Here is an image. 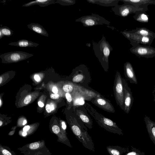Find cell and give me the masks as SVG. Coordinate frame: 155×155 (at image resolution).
<instances>
[{"instance_id": "cell-1", "label": "cell", "mask_w": 155, "mask_h": 155, "mask_svg": "<svg viewBox=\"0 0 155 155\" xmlns=\"http://www.w3.org/2000/svg\"><path fill=\"white\" fill-rule=\"evenodd\" d=\"M92 46L96 57L104 70L107 71L109 66V58L113 48L104 36L98 43L93 41Z\"/></svg>"}, {"instance_id": "cell-2", "label": "cell", "mask_w": 155, "mask_h": 155, "mask_svg": "<svg viewBox=\"0 0 155 155\" xmlns=\"http://www.w3.org/2000/svg\"><path fill=\"white\" fill-rule=\"evenodd\" d=\"M70 125L73 134L82 143L84 147L91 151L94 152V144L91 137L87 132L86 127L81 125L74 117L71 120Z\"/></svg>"}, {"instance_id": "cell-3", "label": "cell", "mask_w": 155, "mask_h": 155, "mask_svg": "<svg viewBox=\"0 0 155 155\" xmlns=\"http://www.w3.org/2000/svg\"><path fill=\"white\" fill-rule=\"evenodd\" d=\"M86 107L90 114L94 117L98 124L107 131L119 135H123L122 130L119 128L116 123L97 112L87 103Z\"/></svg>"}, {"instance_id": "cell-4", "label": "cell", "mask_w": 155, "mask_h": 155, "mask_svg": "<svg viewBox=\"0 0 155 155\" xmlns=\"http://www.w3.org/2000/svg\"><path fill=\"white\" fill-rule=\"evenodd\" d=\"M113 90L116 103L123 110L124 90L122 82V78L120 72L117 71L116 72L115 75Z\"/></svg>"}, {"instance_id": "cell-5", "label": "cell", "mask_w": 155, "mask_h": 155, "mask_svg": "<svg viewBox=\"0 0 155 155\" xmlns=\"http://www.w3.org/2000/svg\"><path fill=\"white\" fill-rule=\"evenodd\" d=\"M81 22L84 27H90L99 25H109L110 22L98 14L92 13L91 15L84 16L75 20Z\"/></svg>"}, {"instance_id": "cell-6", "label": "cell", "mask_w": 155, "mask_h": 155, "mask_svg": "<svg viewBox=\"0 0 155 155\" xmlns=\"http://www.w3.org/2000/svg\"><path fill=\"white\" fill-rule=\"evenodd\" d=\"M132 47L130 50V52L136 56L147 58L155 57V48L150 45H143L136 43H130Z\"/></svg>"}, {"instance_id": "cell-7", "label": "cell", "mask_w": 155, "mask_h": 155, "mask_svg": "<svg viewBox=\"0 0 155 155\" xmlns=\"http://www.w3.org/2000/svg\"><path fill=\"white\" fill-rule=\"evenodd\" d=\"M33 54L21 51L6 53L0 55L3 63L17 62L33 56Z\"/></svg>"}, {"instance_id": "cell-8", "label": "cell", "mask_w": 155, "mask_h": 155, "mask_svg": "<svg viewBox=\"0 0 155 155\" xmlns=\"http://www.w3.org/2000/svg\"><path fill=\"white\" fill-rule=\"evenodd\" d=\"M111 10L115 15L123 17H126L132 13L135 14L138 12H146L148 10L124 4L120 5H118L112 7Z\"/></svg>"}, {"instance_id": "cell-9", "label": "cell", "mask_w": 155, "mask_h": 155, "mask_svg": "<svg viewBox=\"0 0 155 155\" xmlns=\"http://www.w3.org/2000/svg\"><path fill=\"white\" fill-rule=\"evenodd\" d=\"M124 36L129 40L130 43H136L150 45L154 39L147 37L143 36L132 32L131 31H120Z\"/></svg>"}, {"instance_id": "cell-10", "label": "cell", "mask_w": 155, "mask_h": 155, "mask_svg": "<svg viewBox=\"0 0 155 155\" xmlns=\"http://www.w3.org/2000/svg\"><path fill=\"white\" fill-rule=\"evenodd\" d=\"M122 82L124 90L123 110L125 113L128 114L134 102V97L131 89L128 86L126 80L123 78H122Z\"/></svg>"}, {"instance_id": "cell-11", "label": "cell", "mask_w": 155, "mask_h": 155, "mask_svg": "<svg viewBox=\"0 0 155 155\" xmlns=\"http://www.w3.org/2000/svg\"><path fill=\"white\" fill-rule=\"evenodd\" d=\"M91 101L93 104L105 111L110 113L115 112L113 105L110 101L105 98L98 95L92 99Z\"/></svg>"}, {"instance_id": "cell-12", "label": "cell", "mask_w": 155, "mask_h": 155, "mask_svg": "<svg viewBox=\"0 0 155 155\" xmlns=\"http://www.w3.org/2000/svg\"><path fill=\"white\" fill-rule=\"evenodd\" d=\"M124 4L148 10V6L155 4V0H120Z\"/></svg>"}, {"instance_id": "cell-13", "label": "cell", "mask_w": 155, "mask_h": 155, "mask_svg": "<svg viewBox=\"0 0 155 155\" xmlns=\"http://www.w3.org/2000/svg\"><path fill=\"white\" fill-rule=\"evenodd\" d=\"M124 69L125 77L131 84H137L136 76L131 64L127 62L124 64Z\"/></svg>"}, {"instance_id": "cell-14", "label": "cell", "mask_w": 155, "mask_h": 155, "mask_svg": "<svg viewBox=\"0 0 155 155\" xmlns=\"http://www.w3.org/2000/svg\"><path fill=\"white\" fill-rule=\"evenodd\" d=\"M144 120L150 139L155 145V122L146 115Z\"/></svg>"}, {"instance_id": "cell-15", "label": "cell", "mask_w": 155, "mask_h": 155, "mask_svg": "<svg viewBox=\"0 0 155 155\" xmlns=\"http://www.w3.org/2000/svg\"><path fill=\"white\" fill-rule=\"evenodd\" d=\"M107 150L110 155H122L129 151L128 148L123 147L117 146L109 145L106 147Z\"/></svg>"}, {"instance_id": "cell-16", "label": "cell", "mask_w": 155, "mask_h": 155, "mask_svg": "<svg viewBox=\"0 0 155 155\" xmlns=\"http://www.w3.org/2000/svg\"><path fill=\"white\" fill-rule=\"evenodd\" d=\"M87 2L105 7L115 6L118 5L119 0H87Z\"/></svg>"}, {"instance_id": "cell-17", "label": "cell", "mask_w": 155, "mask_h": 155, "mask_svg": "<svg viewBox=\"0 0 155 155\" xmlns=\"http://www.w3.org/2000/svg\"><path fill=\"white\" fill-rule=\"evenodd\" d=\"M8 45L21 47H36L39 45L38 43L26 39H21L16 42L10 43Z\"/></svg>"}, {"instance_id": "cell-18", "label": "cell", "mask_w": 155, "mask_h": 155, "mask_svg": "<svg viewBox=\"0 0 155 155\" xmlns=\"http://www.w3.org/2000/svg\"><path fill=\"white\" fill-rule=\"evenodd\" d=\"M28 28L33 31L41 35L48 37V34L44 28L38 23H31L27 25Z\"/></svg>"}, {"instance_id": "cell-19", "label": "cell", "mask_w": 155, "mask_h": 155, "mask_svg": "<svg viewBox=\"0 0 155 155\" xmlns=\"http://www.w3.org/2000/svg\"><path fill=\"white\" fill-rule=\"evenodd\" d=\"M132 32L143 36L147 37L154 39L155 38V33L145 28H137L131 31Z\"/></svg>"}, {"instance_id": "cell-20", "label": "cell", "mask_w": 155, "mask_h": 155, "mask_svg": "<svg viewBox=\"0 0 155 155\" xmlns=\"http://www.w3.org/2000/svg\"><path fill=\"white\" fill-rule=\"evenodd\" d=\"M55 3L54 0H36L28 2L22 6L28 7L34 5H38L41 7H45L51 4Z\"/></svg>"}, {"instance_id": "cell-21", "label": "cell", "mask_w": 155, "mask_h": 155, "mask_svg": "<svg viewBox=\"0 0 155 155\" xmlns=\"http://www.w3.org/2000/svg\"><path fill=\"white\" fill-rule=\"evenodd\" d=\"M76 114L80 119L87 127L90 129L92 128V121L83 111L80 110H77Z\"/></svg>"}, {"instance_id": "cell-22", "label": "cell", "mask_w": 155, "mask_h": 155, "mask_svg": "<svg viewBox=\"0 0 155 155\" xmlns=\"http://www.w3.org/2000/svg\"><path fill=\"white\" fill-rule=\"evenodd\" d=\"M136 21L142 23H147L149 21V16L146 12L140 11L137 12L133 16Z\"/></svg>"}, {"instance_id": "cell-23", "label": "cell", "mask_w": 155, "mask_h": 155, "mask_svg": "<svg viewBox=\"0 0 155 155\" xmlns=\"http://www.w3.org/2000/svg\"><path fill=\"white\" fill-rule=\"evenodd\" d=\"M84 97L82 94L75 90V96L74 99L73 104L75 106L83 105L84 104Z\"/></svg>"}, {"instance_id": "cell-24", "label": "cell", "mask_w": 155, "mask_h": 155, "mask_svg": "<svg viewBox=\"0 0 155 155\" xmlns=\"http://www.w3.org/2000/svg\"><path fill=\"white\" fill-rule=\"evenodd\" d=\"M13 34V31L7 26L0 28V39L4 36L10 37Z\"/></svg>"}, {"instance_id": "cell-25", "label": "cell", "mask_w": 155, "mask_h": 155, "mask_svg": "<svg viewBox=\"0 0 155 155\" xmlns=\"http://www.w3.org/2000/svg\"><path fill=\"white\" fill-rule=\"evenodd\" d=\"M55 3H58L62 5H71L76 3V0H56Z\"/></svg>"}, {"instance_id": "cell-26", "label": "cell", "mask_w": 155, "mask_h": 155, "mask_svg": "<svg viewBox=\"0 0 155 155\" xmlns=\"http://www.w3.org/2000/svg\"><path fill=\"white\" fill-rule=\"evenodd\" d=\"M132 147L131 151H129L124 155H145L144 153L141 152L135 148Z\"/></svg>"}, {"instance_id": "cell-27", "label": "cell", "mask_w": 155, "mask_h": 155, "mask_svg": "<svg viewBox=\"0 0 155 155\" xmlns=\"http://www.w3.org/2000/svg\"><path fill=\"white\" fill-rule=\"evenodd\" d=\"M84 78V76L83 74H76L72 79V81L74 82H78L82 81Z\"/></svg>"}, {"instance_id": "cell-28", "label": "cell", "mask_w": 155, "mask_h": 155, "mask_svg": "<svg viewBox=\"0 0 155 155\" xmlns=\"http://www.w3.org/2000/svg\"><path fill=\"white\" fill-rule=\"evenodd\" d=\"M63 89L65 92L67 93H70L74 89L73 86L70 84H66L63 87Z\"/></svg>"}, {"instance_id": "cell-29", "label": "cell", "mask_w": 155, "mask_h": 155, "mask_svg": "<svg viewBox=\"0 0 155 155\" xmlns=\"http://www.w3.org/2000/svg\"><path fill=\"white\" fill-rule=\"evenodd\" d=\"M39 147V144L37 142L32 143L29 145V148L31 149H37Z\"/></svg>"}, {"instance_id": "cell-30", "label": "cell", "mask_w": 155, "mask_h": 155, "mask_svg": "<svg viewBox=\"0 0 155 155\" xmlns=\"http://www.w3.org/2000/svg\"><path fill=\"white\" fill-rule=\"evenodd\" d=\"M52 130L54 133L57 134L59 132L60 129L58 126L54 125L52 127Z\"/></svg>"}, {"instance_id": "cell-31", "label": "cell", "mask_w": 155, "mask_h": 155, "mask_svg": "<svg viewBox=\"0 0 155 155\" xmlns=\"http://www.w3.org/2000/svg\"><path fill=\"white\" fill-rule=\"evenodd\" d=\"M65 97L68 103H71L72 101V98L70 94L66 93L65 94Z\"/></svg>"}, {"instance_id": "cell-32", "label": "cell", "mask_w": 155, "mask_h": 155, "mask_svg": "<svg viewBox=\"0 0 155 155\" xmlns=\"http://www.w3.org/2000/svg\"><path fill=\"white\" fill-rule=\"evenodd\" d=\"M31 98V96L30 95L27 96L24 99V103L26 104H28L30 102Z\"/></svg>"}, {"instance_id": "cell-33", "label": "cell", "mask_w": 155, "mask_h": 155, "mask_svg": "<svg viewBox=\"0 0 155 155\" xmlns=\"http://www.w3.org/2000/svg\"><path fill=\"white\" fill-rule=\"evenodd\" d=\"M59 97V95L58 94H52L50 95V97L53 99H58Z\"/></svg>"}, {"instance_id": "cell-34", "label": "cell", "mask_w": 155, "mask_h": 155, "mask_svg": "<svg viewBox=\"0 0 155 155\" xmlns=\"http://www.w3.org/2000/svg\"><path fill=\"white\" fill-rule=\"evenodd\" d=\"M45 109L47 112L48 113H51L52 111L50 105L48 104H47L46 105Z\"/></svg>"}, {"instance_id": "cell-35", "label": "cell", "mask_w": 155, "mask_h": 155, "mask_svg": "<svg viewBox=\"0 0 155 155\" xmlns=\"http://www.w3.org/2000/svg\"><path fill=\"white\" fill-rule=\"evenodd\" d=\"M2 153L4 155H11V153L6 150H2Z\"/></svg>"}, {"instance_id": "cell-36", "label": "cell", "mask_w": 155, "mask_h": 155, "mask_svg": "<svg viewBox=\"0 0 155 155\" xmlns=\"http://www.w3.org/2000/svg\"><path fill=\"white\" fill-rule=\"evenodd\" d=\"M35 79L37 82H39L40 80V78L38 75H35L34 77Z\"/></svg>"}, {"instance_id": "cell-37", "label": "cell", "mask_w": 155, "mask_h": 155, "mask_svg": "<svg viewBox=\"0 0 155 155\" xmlns=\"http://www.w3.org/2000/svg\"><path fill=\"white\" fill-rule=\"evenodd\" d=\"M52 91L55 94H57L58 92V90L57 87H55L53 88Z\"/></svg>"}, {"instance_id": "cell-38", "label": "cell", "mask_w": 155, "mask_h": 155, "mask_svg": "<svg viewBox=\"0 0 155 155\" xmlns=\"http://www.w3.org/2000/svg\"><path fill=\"white\" fill-rule=\"evenodd\" d=\"M30 127L29 126H26L23 128V130L24 131L26 132L30 129Z\"/></svg>"}, {"instance_id": "cell-39", "label": "cell", "mask_w": 155, "mask_h": 155, "mask_svg": "<svg viewBox=\"0 0 155 155\" xmlns=\"http://www.w3.org/2000/svg\"><path fill=\"white\" fill-rule=\"evenodd\" d=\"M62 127L64 130L66 129V126L65 124V123L64 122H62Z\"/></svg>"}, {"instance_id": "cell-40", "label": "cell", "mask_w": 155, "mask_h": 155, "mask_svg": "<svg viewBox=\"0 0 155 155\" xmlns=\"http://www.w3.org/2000/svg\"><path fill=\"white\" fill-rule=\"evenodd\" d=\"M38 105L40 107H44V104L41 101H39L38 103Z\"/></svg>"}, {"instance_id": "cell-41", "label": "cell", "mask_w": 155, "mask_h": 155, "mask_svg": "<svg viewBox=\"0 0 155 155\" xmlns=\"http://www.w3.org/2000/svg\"><path fill=\"white\" fill-rule=\"evenodd\" d=\"M27 134V133L26 131H23L22 133V135L23 136H25Z\"/></svg>"}, {"instance_id": "cell-42", "label": "cell", "mask_w": 155, "mask_h": 155, "mask_svg": "<svg viewBox=\"0 0 155 155\" xmlns=\"http://www.w3.org/2000/svg\"><path fill=\"white\" fill-rule=\"evenodd\" d=\"M51 109L52 110H53L54 109V107L53 105L51 104L50 105Z\"/></svg>"}, {"instance_id": "cell-43", "label": "cell", "mask_w": 155, "mask_h": 155, "mask_svg": "<svg viewBox=\"0 0 155 155\" xmlns=\"http://www.w3.org/2000/svg\"><path fill=\"white\" fill-rule=\"evenodd\" d=\"M27 123V121L26 120H25L23 122V125H25Z\"/></svg>"}, {"instance_id": "cell-44", "label": "cell", "mask_w": 155, "mask_h": 155, "mask_svg": "<svg viewBox=\"0 0 155 155\" xmlns=\"http://www.w3.org/2000/svg\"><path fill=\"white\" fill-rule=\"evenodd\" d=\"M2 78L1 77H0V84H1V83L2 82Z\"/></svg>"}, {"instance_id": "cell-45", "label": "cell", "mask_w": 155, "mask_h": 155, "mask_svg": "<svg viewBox=\"0 0 155 155\" xmlns=\"http://www.w3.org/2000/svg\"><path fill=\"white\" fill-rule=\"evenodd\" d=\"M153 95L154 97V98H153L154 101L155 102V94H153Z\"/></svg>"}, {"instance_id": "cell-46", "label": "cell", "mask_w": 155, "mask_h": 155, "mask_svg": "<svg viewBox=\"0 0 155 155\" xmlns=\"http://www.w3.org/2000/svg\"><path fill=\"white\" fill-rule=\"evenodd\" d=\"M2 121H0V126H1L2 125Z\"/></svg>"}, {"instance_id": "cell-47", "label": "cell", "mask_w": 155, "mask_h": 155, "mask_svg": "<svg viewBox=\"0 0 155 155\" xmlns=\"http://www.w3.org/2000/svg\"><path fill=\"white\" fill-rule=\"evenodd\" d=\"M155 87H154V90L153 92V94H154V92H155Z\"/></svg>"}, {"instance_id": "cell-48", "label": "cell", "mask_w": 155, "mask_h": 155, "mask_svg": "<svg viewBox=\"0 0 155 155\" xmlns=\"http://www.w3.org/2000/svg\"><path fill=\"white\" fill-rule=\"evenodd\" d=\"M0 106H1V104H2L1 100V99L0 100Z\"/></svg>"}]
</instances>
